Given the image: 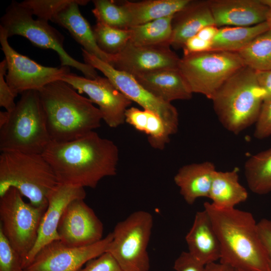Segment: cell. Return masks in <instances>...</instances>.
Masks as SVG:
<instances>
[{
	"instance_id": "1",
	"label": "cell",
	"mask_w": 271,
	"mask_h": 271,
	"mask_svg": "<svg viewBox=\"0 0 271 271\" xmlns=\"http://www.w3.org/2000/svg\"><path fill=\"white\" fill-rule=\"evenodd\" d=\"M42 155L59 183L95 188L106 177L117 173L119 151L112 141L92 131L66 142L49 143Z\"/></svg>"
},
{
	"instance_id": "2",
	"label": "cell",
	"mask_w": 271,
	"mask_h": 271,
	"mask_svg": "<svg viewBox=\"0 0 271 271\" xmlns=\"http://www.w3.org/2000/svg\"><path fill=\"white\" fill-rule=\"evenodd\" d=\"M204 208L220 242V262L236 269L268 271L257 223L251 213L235 208L220 209L208 202Z\"/></svg>"
},
{
	"instance_id": "3",
	"label": "cell",
	"mask_w": 271,
	"mask_h": 271,
	"mask_svg": "<svg viewBox=\"0 0 271 271\" xmlns=\"http://www.w3.org/2000/svg\"><path fill=\"white\" fill-rule=\"evenodd\" d=\"M38 92L51 141L74 140L100 126L98 108L67 82H52Z\"/></svg>"
},
{
	"instance_id": "4",
	"label": "cell",
	"mask_w": 271,
	"mask_h": 271,
	"mask_svg": "<svg viewBox=\"0 0 271 271\" xmlns=\"http://www.w3.org/2000/svg\"><path fill=\"white\" fill-rule=\"evenodd\" d=\"M211 100L221 123L237 134L255 123L263 102V93L255 71L244 66L221 85Z\"/></svg>"
},
{
	"instance_id": "5",
	"label": "cell",
	"mask_w": 271,
	"mask_h": 271,
	"mask_svg": "<svg viewBox=\"0 0 271 271\" xmlns=\"http://www.w3.org/2000/svg\"><path fill=\"white\" fill-rule=\"evenodd\" d=\"M59 184L41 154L5 151L0 155V197L11 188L32 205L47 207L48 198Z\"/></svg>"
},
{
	"instance_id": "6",
	"label": "cell",
	"mask_w": 271,
	"mask_h": 271,
	"mask_svg": "<svg viewBox=\"0 0 271 271\" xmlns=\"http://www.w3.org/2000/svg\"><path fill=\"white\" fill-rule=\"evenodd\" d=\"M6 123L0 127V151L42 154L51 140L38 90L21 93Z\"/></svg>"
},
{
	"instance_id": "7",
	"label": "cell",
	"mask_w": 271,
	"mask_h": 271,
	"mask_svg": "<svg viewBox=\"0 0 271 271\" xmlns=\"http://www.w3.org/2000/svg\"><path fill=\"white\" fill-rule=\"evenodd\" d=\"M33 14L21 3L13 1L1 18L0 27L6 31L8 38L14 35L23 36L34 46L42 49H51L59 55L61 66L75 68L84 77L95 79L98 75L91 66L78 61L64 48V36L48 22L34 19Z\"/></svg>"
},
{
	"instance_id": "8",
	"label": "cell",
	"mask_w": 271,
	"mask_h": 271,
	"mask_svg": "<svg viewBox=\"0 0 271 271\" xmlns=\"http://www.w3.org/2000/svg\"><path fill=\"white\" fill-rule=\"evenodd\" d=\"M244 66L237 53L211 50L184 55L178 69L193 93L211 99L221 85Z\"/></svg>"
},
{
	"instance_id": "9",
	"label": "cell",
	"mask_w": 271,
	"mask_h": 271,
	"mask_svg": "<svg viewBox=\"0 0 271 271\" xmlns=\"http://www.w3.org/2000/svg\"><path fill=\"white\" fill-rule=\"evenodd\" d=\"M153 225L152 214L144 210L132 213L115 225L106 252L124 271H149L147 248Z\"/></svg>"
},
{
	"instance_id": "10",
	"label": "cell",
	"mask_w": 271,
	"mask_h": 271,
	"mask_svg": "<svg viewBox=\"0 0 271 271\" xmlns=\"http://www.w3.org/2000/svg\"><path fill=\"white\" fill-rule=\"evenodd\" d=\"M47 207H37L25 202L14 188L0 197V229L22 257L23 267L36 242Z\"/></svg>"
},
{
	"instance_id": "11",
	"label": "cell",
	"mask_w": 271,
	"mask_h": 271,
	"mask_svg": "<svg viewBox=\"0 0 271 271\" xmlns=\"http://www.w3.org/2000/svg\"><path fill=\"white\" fill-rule=\"evenodd\" d=\"M84 63L102 72L115 87L132 102L157 114L166 125L171 135L175 134L179 126V114L171 103L165 102L148 91L135 78L115 69L109 64L88 53L83 48Z\"/></svg>"
},
{
	"instance_id": "12",
	"label": "cell",
	"mask_w": 271,
	"mask_h": 271,
	"mask_svg": "<svg viewBox=\"0 0 271 271\" xmlns=\"http://www.w3.org/2000/svg\"><path fill=\"white\" fill-rule=\"evenodd\" d=\"M8 38L6 31L0 27V43L7 64L6 80L16 95L28 90L38 91L70 73L69 67L43 66L17 52L9 44Z\"/></svg>"
},
{
	"instance_id": "13",
	"label": "cell",
	"mask_w": 271,
	"mask_h": 271,
	"mask_svg": "<svg viewBox=\"0 0 271 271\" xmlns=\"http://www.w3.org/2000/svg\"><path fill=\"white\" fill-rule=\"evenodd\" d=\"M112 239L111 232L97 242L78 247L54 240L42 248L24 271H78L105 252Z\"/></svg>"
},
{
	"instance_id": "14",
	"label": "cell",
	"mask_w": 271,
	"mask_h": 271,
	"mask_svg": "<svg viewBox=\"0 0 271 271\" xmlns=\"http://www.w3.org/2000/svg\"><path fill=\"white\" fill-rule=\"evenodd\" d=\"M79 93H85L98 106L102 120L110 127H117L125 122V113L132 101L120 92L106 77L91 79L69 73L61 79Z\"/></svg>"
},
{
	"instance_id": "15",
	"label": "cell",
	"mask_w": 271,
	"mask_h": 271,
	"mask_svg": "<svg viewBox=\"0 0 271 271\" xmlns=\"http://www.w3.org/2000/svg\"><path fill=\"white\" fill-rule=\"evenodd\" d=\"M59 240L71 247H84L101 240L103 225L84 199H76L66 207L58 226Z\"/></svg>"
},
{
	"instance_id": "16",
	"label": "cell",
	"mask_w": 271,
	"mask_h": 271,
	"mask_svg": "<svg viewBox=\"0 0 271 271\" xmlns=\"http://www.w3.org/2000/svg\"><path fill=\"white\" fill-rule=\"evenodd\" d=\"M113 56L110 65L133 77L161 69L178 68L180 59L170 46H138L129 42Z\"/></svg>"
},
{
	"instance_id": "17",
	"label": "cell",
	"mask_w": 271,
	"mask_h": 271,
	"mask_svg": "<svg viewBox=\"0 0 271 271\" xmlns=\"http://www.w3.org/2000/svg\"><path fill=\"white\" fill-rule=\"evenodd\" d=\"M84 188L59 183L48 198V205L41 220L36 242L24 265L28 266L39 250L48 243L59 240L58 226L67 205L76 199H85Z\"/></svg>"
},
{
	"instance_id": "18",
	"label": "cell",
	"mask_w": 271,
	"mask_h": 271,
	"mask_svg": "<svg viewBox=\"0 0 271 271\" xmlns=\"http://www.w3.org/2000/svg\"><path fill=\"white\" fill-rule=\"evenodd\" d=\"M208 3L218 28L248 27L264 22L269 10L261 0H212Z\"/></svg>"
},
{
	"instance_id": "19",
	"label": "cell",
	"mask_w": 271,
	"mask_h": 271,
	"mask_svg": "<svg viewBox=\"0 0 271 271\" xmlns=\"http://www.w3.org/2000/svg\"><path fill=\"white\" fill-rule=\"evenodd\" d=\"M89 2L72 0L54 16L52 22L67 30L73 39L88 53L111 65L113 55L104 52L99 47L92 27L80 11L79 6H85Z\"/></svg>"
},
{
	"instance_id": "20",
	"label": "cell",
	"mask_w": 271,
	"mask_h": 271,
	"mask_svg": "<svg viewBox=\"0 0 271 271\" xmlns=\"http://www.w3.org/2000/svg\"><path fill=\"white\" fill-rule=\"evenodd\" d=\"M185 240L188 252L204 265L220 260L221 255L220 242L205 209L196 213Z\"/></svg>"
},
{
	"instance_id": "21",
	"label": "cell",
	"mask_w": 271,
	"mask_h": 271,
	"mask_svg": "<svg viewBox=\"0 0 271 271\" xmlns=\"http://www.w3.org/2000/svg\"><path fill=\"white\" fill-rule=\"evenodd\" d=\"M209 26L215 24L208 1L191 0L173 16L171 46L175 48H183L188 39Z\"/></svg>"
},
{
	"instance_id": "22",
	"label": "cell",
	"mask_w": 271,
	"mask_h": 271,
	"mask_svg": "<svg viewBox=\"0 0 271 271\" xmlns=\"http://www.w3.org/2000/svg\"><path fill=\"white\" fill-rule=\"evenodd\" d=\"M134 77L148 91L165 102L189 100L192 97L193 93L178 68L159 70Z\"/></svg>"
},
{
	"instance_id": "23",
	"label": "cell",
	"mask_w": 271,
	"mask_h": 271,
	"mask_svg": "<svg viewBox=\"0 0 271 271\" xmlns=\"http://www.w3.org/2000/svg\"><path fill=\"white\" fill-rule=\"evenodd\" d=\"M215 171L214 164L208 161L188 164L179 169L174 181L187 203L192 205L199 198H208Z\"/></svg>"
},
{
	"instance_id": "24",
	"label": "cell",
	"mask_w": 271,
	"mask_h": 271,
	"mask_svg": "<svg viewBox=\"0 0 271 271\" xmlns=\"http://www.w3.org/2000/svg\"><path fill=\"white\" fill-rule=\"evenodd\" d=\"M246 189L239 182L238 169L215 171L208 196L211 204L220 209H231L247 199Z\"/></svg>"
},
{
	"instance_id": "25",
	"label": "cell",
	"mask_w": 271,
	"mask_h": 271,
	"mask_svg": "<svg viewBox=\"0 0 271 271\" xmlns=\"http://www.w3.org/2000/svg\"><path fill=\"white\" fill-rule=\"evenodd\" d=\"M191 0H146L123 1L120 4L126 11L130 27L162 18L174 16L183 10ZM129 27V28H130Z\"/></svg>"
},
{
	"instance_id": "26",
	"label": "cell",
	"mask_w": 271,
	"mask_h": 271,
	"mask_svg": "<svg viewBox=\"0 0 271 271\" xmlns=\"http://www.w3.org/2000/svg\"><path fill=\"white\" fill-rule=\"evenodd\" d=\"M125 120L136 129L144 132L150 146L156 149L163 150L171 136L162 119L148 110L134 107L127 109Z\"/></svg>"
},
{
	"instance_id": "27",
	"label": "cell",
	"mask_w": 271,
	"mask_h": 271,
	"mask_svg": "<svg viewBox=\"0 0 271 271\" xmlns=\"http://www.w3.org/2000/svg\"><path fill=\"white\" fill-rule=\"evenodd\" d=\"M269 30L266 22L248 27H223L212 41L211 50L237 53L262 33Z\"/></svg>"
},
{
	"instance_id": "28",
	"label": "cell",
	"mask_w": 271,
	"mask_h": 271,
	"mask_svg": "<svg viewBox=\"0 0 271 271\" xmlns=\"http://www.w3.org/2000/svg\"><path fill=\"white\" fill-rule=\"evenodd\" d=\"M174 16L128 28V42L138 46H171Z\"/></svg>"
},
{
	"instance_id": "29",
	"label": "cell",
	"mask_w": 271,
	"mask_h": 271,
	"mask_svg": "<svg viewBox=\"0 0 271 271\" xmlns=\"http://www.w3.org/2000/svg\"><path fill=\"white\" fill-rule=\"evenodd\" d=\"M247 185L254 193L271 192V148L250 157L244 165Z\"/></svg>"
},
{
	"instance_id": "30",
	"label": "cell",
	"mask_w": 271,
	"mask_h": 271,
	"mask_svg": "<svg viewBox=\"0 0 271 271\" xmlns=\"http://www.w3.org/2000/svg\"><path fill=\"white\" fill-rule=\"evenodd\" d=\"M237 53L254 71L271 70V30L262 33Z\"/></svg>"
},
{
	"instance_id": "31",
	"label": "cell",
	"mask_w": 271,
	"mask_h": 271,
	"mask_svg": "<svg viewBox=\"0 0 271 271\" xmlns=\"http://www.w3.org/2000/svg\"><path fill=\"white\" fill-rule=\"evenodd\" d=\"M92 2L94 8L92 12L97 23L120 29L129 28L128 15L120 4L109 0H94Z\"/></svg>"
},
{
	"instance_id": "32",
	"label": "cell",
	"mask_w": 271,
	"mask_h": 271,
	"mask_svg": "<svg viewBox=\"0 0 271 271\" xmlns=\"http://www.w3.org/2000/svg\"><path fill=\"white\" fill-rule=\"evenodd\" d=\"M92 28L98 46L108 54L114 55L120 52L129 40L128 29L115 28L97 22Z\"/></svg>"
},
{
	"instance_id": "33",
	"label": "cell",
	"mask_w": 271,
	"mask_h": 271,
	"mask_svg": "<svg viewBox=\"0 0 271 271\" xmlns=\"http://www.w3.org/2000/svg\"><path fill=\"white\" fill-rule=\"evenodd\" d=\"M72 0H26L20 2L37 17V19L52 21L54 16Z\"/></svg>"
},
{
	"instance_id": "34",
	"label": "cell",
	"mask_w": 271,
	"mask_h": 271,
	"mask_svg": "<svg viewBox=\"0 0 271 271\" xmlns=\"http://www.w3.org/2000/svg\"><path fill=\"white\" fill-rule=\"evenodd\" d=\"M23 260L0 229V271H24Z\"/></svg>"
},
{
	"instance_id": "35",
	"label": "cell",
	"mask_w": 271,
	"mask_h": 271,
	"mask_svg": "<svg viewBox=\"0 0 271 271\" xmlns=\"http://www.w3.org/2000/svg\"><path fill=\"white\" fill-rule=\"evenodd\" d=\"M7 64L4 59L0 63V106L5 108L8 112L15 107L16 95L11 90L6 80Z\"/></svg>"
},
{
	"instance_id": "36",
	"label": "cell",
	"mask_w": 271,
	"mask_h": 271,
	"mask_svg": "<svg viewBox=\"0 0 271 271\" xmlns=\"http://www.w3.org/2000/svg\"><path fill=\"white\" fill-rule=\"evenodd\" d=\"M78 271H124L108 252H105L99 256L88 261L85 266Z\"/></svg>"
},
{
	"instance_id": "37",
	"label": "cell",
	"mask_w": 271,
	"mask_h": 271,
	"mask_svg": "<svg viewBox=\"0 0 271 271\" xmlns=\"http://www.w3.org/2000/svg\"><path fill=\"white\" fill-rule=\"evenodd\" d=\"M255 124V138L262 140L271 136V100L263 102Z\"/></svg>"
},
{
	"instance_id": "38",
	"label": "cell",
	"mask_w": 271,
	"mask_h": 271,
	"mask_svg": "<svg viewBox=\"0 0 271 271\" xmlns=\"http://www.w3.org/2000/svg\"><path fill=\"white\" fill-rule=\"evenodd\" d=\"M204 266L188 251L182 252L174 264V269L176 271H204Z\"/></svg>"
},
{
	"instance_id": "39",
	"label": "cell",
	"mask_w": 271,
	"mask_h": 271,
	"mask_svg": "<svg viewBox=\"0 0 271 271\" xmlns=\"http://www.w3.org/2000/svg\"><path fill=\"white\" fill-rule=\"evenodd\" d=\"M257 224L258 233L267 256L268 271H271V220L263 218Z\"/></svg>"
},
{
	"instance_id": "40",
	"label": "cell",
	"mask_w": 271,
	"mask_h": 271,
	"mask_svg": "<svg viewBox=\"0 0 271 271\" xmlns=\"http://www.w3.org/2000/svg\"><path fill=\"white\" fill-rule=\"evenodd\" d=\"M182 48L184 55L207 52L211 50L212 42L203 40L195 35L188 39Z\"/></svg>"
},
{
	"instance_id": "41",
	"label": "cell",
	"mask_w": 271,
	"mask_h": 271,
	"mask_svg": "<svg viewBox=\"0 0 271 271\" xmlns=\"http://www.w3.org/2000/svg\"><path fill=\"white\" fill-rule=\"evenodd\" d=\"M258 83L263 93V102L271 100V70L255 71Z\"/></svg>"
},
{
	"instance_id": "42",
	"label": "cell",
	"mask_w": 271,
	"mask_h": 271,
	"mask_svg": "<svg viewBox=\"0 0 271 271\" xmlns=\"http://www.w3.org/2000/svg\"><path fill=\"white\" fill-rule=\"evenodd\" d=\"M218 29L215 26H207L201 30L196 35L203 40L212 42L215 37Z\"/></svg>"
},
{
	"instance_id": "43",
	"label": "cell",
	"mask_w": 271,
	"mask_h": 271,
	"mask_svg": "<svg viewBox=\"0 0 271 271\" xmlns=\"http://www.w3.org/2000/svg\"><path fill=\"white\" fill-rule=\"evenodd\" d=\"M233 268L229 265L216 262L206 264L204 271H233Z\"/></svg>"
},
{
	"instance_id": "44",
	"label": "cell",
	"mask_w": 271,
	"mask_h": 271,
	"mask_svg": "<svg viewBox=\"0 0 271 271\" xmlns=\"http://www.w3.org/2000/svg\"><path fill=\"white\" fill-rule=\"evenodd\" d=\"M9 116V112L7 111H0V127L4 126L7 122Z\"/></svg>"
},
{
	"instance_id": "45",
	"label": "cell",
	"mask_w": 271,
	"mask_h": 271,
	"mask_svg": "<svg viewBox=\"0 0 271 271\" xmlns=\"http://www.w3.org/2000/svg\"><path fill=\"white\" fill-rule=\"evenodd\" d=\"M265 22L267 23L269 29L271 30V9L270 8L267 13Z\"/></svg>"
},
{
	"instance_id": "46",
	"label": "cell",
	"mask_w": 271,
	"mask_h": 271,
	"mask_svg": "<svg viewBox=\"0 0 271 271\" xmlns=\"http://www.w3.org/2000/svg\"><path fill=\"white\" fill-rule=\"evenodd\" d=\"M261 2L271 9V0H261Z\"/></svg>"
},
{
	"instance_id": "47",
	"label": "cell",
	"mask_w": 271,
	"mask_h": 271,
	"mask_svg": "<svg viewBox=\"0 0 271 271\" xmlns=\"http://www.w3.org/2000/svg\"><path fill=\"white\" fill-rule=\"evenodd\" d=\"M233 271H251V270H247L233 268Z\"/></svg>"
}]
</instances>
